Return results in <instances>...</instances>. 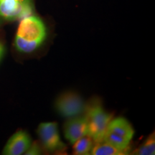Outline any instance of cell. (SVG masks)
Wrapping results in <instances>:
<instances>
[{
	"mask_svg": "<svg viewBox=\"0 0 155 155\" xmlns=\"http://www.w3.org/2000/svg\"><path fill=\"white\" fill-rule=\"evenodd\" d=\"M46 35L47 31L43 22L38 17L29 15L19 23L15 45L21 53H32L43 43Z\"/></svg>",
	"mask_w": 155,
	"mask_h": 155,
	"instance_id": "6da1fadb",
	"label": "cell"
},
{
	"mask_svg": "<svg viewBox=\"0 0 155 155\" xmlns=\"http://www.w3.org/2000/svg\"><path fill=\"white\" fill-rule=\"evenodd\" d=\"M134 135V130L131 124L124 118H116L108 124L102 141L125 153Z\"/></svg>",
	"mask_w": 155,
	"mask_h": 155,
	"instance_id": "7a4b0ae2",
	"label": "cell"
},
{
	"mask_svg": "<svg viewBox=\"0 0 155 155\" xmlns=\"http://www.w3.org/2000/svg\"><path fill=\"white\" fill-rule=\"evenodd\" d=\"M85 111L88 135L95 142L102 141L108 124L112 119L111 116L106 113L101 106L97 105L86 108Z\"/></svg>",
	"mask_w": 155,
	"mask_h": 155,
	"instance_id": "3957f363",
	"label": "cell"
},
{
	"mask_svg": "<svg viewBox=\"0 0 155 155\" xmlns=\"http://www.w3.org/2000/svg\"><path fill=\"white\" fill-rule=\"evenodd\" d=\"M55 108L62 116L68 119L81 116L86 109L82 98L73 92H66L58 97Z\"/></svg>",
	"mask_w": 155,
	"mask_h": 155,
	"instance_id": "277c9868",
	"label": "cell"
},
{
	"mask_svg": "<svg viewBox=\"0 0 155 155\" xmlns=\"http://www.w3.org/2000/svg\"><path fill=\"white\" fill-rule=\"evenodd\" d=\"M38 134L42 145L49 152H59L65 150V145L61 141L55 122H44L39 125Z\"/></svg>",
	"mask_w": 155,
	"mask_h": 155,
	"instance_id": "5b68a950",
	"label": "cell"
},
{
	"mask_svg": "<svg viewBox=\"0 0 155 155\" xmlns=\"http://www.w3.org/2000/svg\"><path fill=\"white\" fill-rule=\"evenodd\" d=\"M32 12V0H0V16L9 20L22 19Z\"/></svg>",
	"mask_w": 155,
	"mask_h": 155,
	"instance_id": "8992f818",
	"label": "cell"
},
{
	"mask_svg": "<svg viewBox=\"0 0 155 155\" xmlns=\"http://www.w3.org/2000/svg\"><path fill=\"white\" fill-rule=\"evenodd\" d=\"M32 144V139L28 133L24 131H18L7 141L2 151V154L5 155L25 154Z\"/></svg>",
	"mask_w": 155,
	"mask_h": 155,
	"instance_id": "52a82bcc",
	"label": "cell"
},
{
	"mask_svg": "<svg viewBox=\"0 0 155 155\" xmlns=\"http://www.w3.org/2000/svg\"><path fill=\"white\" fill-rule=\"evenodd\" d=\"M65 139L73 144L81 137L88 134V126L85 116H75L70 118L63 128Z\"/></svg>",
	"mask_w": 155,
	"mask_h": 155,
	"instance_id": "ba28073f",
	"label": "cell"
},
{
	"mask_svg": "<svg viewBox=\"0 0 155 155\" xmlns=\"http://www.w3.org/2000/svg\"><path fill=\"white\" fill-rule=\"evenodd\" d=\"M90 154L92 155H123L126 154L104 141L95 142Z\"/></svg>",
	"mask_w": 155,
	"mask_h": 155,
	"instance_id": "9c48e42d",
	"label": "cell"
},
{
	"mask_svg": "<svg viewBox=\"0 0 155 155\" xmlns=\"http://www.w3.org/2000/svg\"><path fill=\"white\" fill-rule=\"evenodd\" d=\"M95 141L88 134L81 137L73 144V153L78 155L90 154Z\"/></svg>",
	"mask_w": 155,
	"mask_h": 155,
	"instance_id": "30bf717a",
	"label": "cell"
},
{
	"mask_svg": "<svg viewBox=\"0 0 155 155\" xmlns=\"http://www.w3.org/2000/svg\"><path fill=\"white\" fill-rule=\"evenodd\" d=\"M136 154L139 155H154L155 154V139L154 134H151L144 143L137 149Z\"/></svg>",
	"mask_w": 155,
	"mask_h": 155,
	"instance_id": "8fae6325",
	"label": "cell"
},
{
	"mask_svg": "<svg viewBox=\"0 0 155 155\" xmlns=\"http://www.w3.org/2000/svg\"><path fill=\"white\" fill-rule=\"evenodd\" d=\"M40 147L38 146V144L34 143V144H31L30 148L28 149V150L25 152V154L28 155H36V154H40Z\"/></svg>",
	"mask_w": 155,
	"mask_h": 155,
	"instance_id": "7c38bea8",
	"label": "cell"
},
{
	"mask_svg": "<svg viewBox=\"0 0 155 155\" xmlns=\"http://www.w3.org/2000/svg\"><path fill=\"white\" fill-rule=\"evenodd\" d=\"M3 51H4V48H3L2 45L0 43V58H1L2 55Z\"/></svg>",
	"mask_w": 155,
	"mask_h": 155,
	"instance_id": "4fadbf2b",
	"label": "cell"
}]
</instances>
